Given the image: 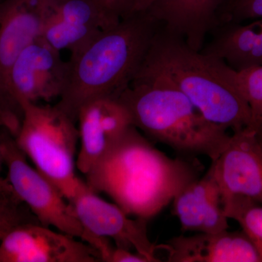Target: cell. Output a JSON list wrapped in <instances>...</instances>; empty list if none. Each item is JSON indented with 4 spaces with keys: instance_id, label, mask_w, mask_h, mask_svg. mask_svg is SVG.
<instances>
[{
    "instance_id": "6da1fadb",
    "label": "cell",
    "mask_w": 262,
    "mask_h": 262,
    "mask_svg": "<svg viewBox=\"0 0 262 262\" xmlns=\"http://www.w3.org/2000/svg\"><path fill=\"white\" fill-rule=\"evenodd\" d=\"M199 175L198 163L169 158L131 125L84 176L93 192L106 194L127 215L148 221Z\"/></svg>"
},
{
    "instance_id": "7a4b0ae2",
    "label": "cell",
    "mask_w": 262,
    "mask_h": 262,
    "mask_svg": "<svg viewBox=\"0 0 262 262\" xmlns=\"http://www.w3.org/2000/svg\"><path fill=\"white\" fill-rule=\"evenodd\" d=\"M162 27L146 9L103 29L71 55L67 82L56 106L77 123L79 111L86 103L118 98L140 70Z\"/></svg>"
},
{
    "instance_id": "3957f363",
    "label": "cell",
    "mask_w": 262,
    "mask_h": 262,
    "mask_svg": "<svg viewBox=\"0 0 262 262\" xmlns=\"http://www.w3.org/2000/svg\"><path fill=\"white\" fill-rule=\"evenodd\" d=\"M117 99L132 125L149 140L185 156L204 155L213 161L230 138L227 129L206 120L168 76L144 63Z\"/></svg>"
},
{
    "instance_id": "277c9868",
    "label": "cell",
    "mask_w": 262,
    "mask_h": 262,
    "mask_svg": "<svg viewBox=\"0 0 262 262\" xmlns=\"http://www.w3.org/2000/svg\"><path fill=\"white\" fill-rule=\"evenodd\" d=\"M143 63L168 76L208 121L233 132L253 128L237 71L221 58L195 51L162 27Z\"/></svg>"
},
{
    "instance_id": "5b68a950",
    "label": "cell",
    "mask_w": 262,
    "mask_h": 262,
    "mask_svg": "<svg viewBox=\"0 0 262 262\" xmlns=\"http://www.w3.org/2000/svg\"><path fill=\"white\" fill-rule=\"evenodd\" d=\"M16 144L36 169L69 202L83 183L75 173L79 140L76 122L56 105L24 102Z\"/></svg>"
},
{
    "instance_id": "8992f818",
    "label": "cell",
    "mask_w": 262,
    "mask_h": 262,
    "mask_svg": "<svg viewBox=\"0 0 262 262\" xmlns=\"http://www.w3.org/2000/svg\"><path fill=\"white\" fill-rule=\"evenodd\" d=\"M2 154L8 178L15 194L28 206L41 225L53 227L101 251L106 241L91 235L81 225L73 206L58 188L27 162L15 137L2 127Z\"/></svg>"
},
{
    "instance_id": "52a82bcc",
    "label": "cell",
    "mask_w": 262,
    "mask_h": 262,
    "mask_svg": "<svg viewBox=\"0 0 262 262\" xmlns=\"http://www.w3.org/2000/svg\"><path fill=\"white\" fill-rule=\"evenodd\" d=\"M48 6V0L0 1V121L14 137L23 110L10 93V71L24 50L41 37Z\"/></svg>"
},
{
    "instance_id": "ba28073f",
    "label": "cell",
    "mask_w": 262,
    "mask_h": 262,
    "mask_svg": "<svg viewBox=\"0 0 262 262\" xmlns=\"http://www.w3.org/2000/svg\"><path fill=\"white\" fill-rule=\"evenodd\" d=\"M79 221L91 235L112 238L117 247L134 250L149 262L161 261L155 256L156 246L147 233V220L129 218L116 204L103 201L85 182L70 202Z\"/></svg>"
},
{
    "instance_id": "9c48e42d",
    "label": "cell",
    "mask_w": 262,
    "mask_h": 262,
    "mask_svg": "<svg viewBox=\"0 0 262 262\" xmlns=\"http://www.w3.org/2000/svg\"><path fill=\"white\" fill-rule=\"evenodd\" d=\"M67 72L68 63L62 60L61 52L39 37L24 50L12 67L10 94L20 107L24 102L59 99Z\"/></svg>"
},
{
    "instance_id": "30bf717a",
    "label": "cell",
    "mask_w": 262,
    "mask_h": 262,
    "mask_svg": "<svg viewBox=\"0 0 262 262\" xmlns=\"http://www.w3.org/2000/svg\"><path fill=\"white\" fill-rule=\"evenodd\" d=\"M99 252L75 237L40 223L12 229L0 244V262H98Z\"/></svg>"
},
{
    "instance_id": "8fae6325",
    "label": "cell",
    "mask_w": 262,
    "mask_h": 262,
    "mask_svg": "<svg viewBox=\"0 0 262 262\" xmlns=\"http://www.w3.org/2000/svg\"><path fill=\"white\" fill-rule=\"evenodd\" d=\"M113 26L99 0H48L41 37L58 51L73 53Z\"/></svg>"
},
{
    "instance_id": "7c38bea8",
    "label": "cell",
    "mask_w": 262,
    "mask_h": 262,
    "mask_svg": "<svg viewBox=\"0 0 262 262\" xmlns=\"http://www.w3.org/2000/svg\"><path fill=\"white\" fill-rule=\"evenodd\" d=\"M212 162L222 199L244 196L262 205V144L254 129L233 132L222 154Z\"/></svg>"
},
{
    "instance_id": "4fadbf2b",
    "label": "cell",
    "mask_w": 262,
    "mask_h": 262,
    "mask_svg": "<svg viewBox=\"0 0 262 262\" xmlns=\"http://www.w3.org/2000/svg\"><path fill=\"white\" fill-rule=\"evenodd\" d=\"M80 149L76 167L85 175L132 125L126 108L117 98H96L77 115Z\"/></svg>"
},
{
    "instance_id": "5bb4252c",
    "label": "cell",
    "mask_w": 262,
    "mask_h": 262,
    "mask_svg": "<svg viewBox=\"0 0 262 262\" xmlns=\"http://www.w3.org/2000/svg\"><path fill=\"white\" fill-rule=\"evenodd\" d=\"M156 247L166 251L169 262H261L257 250L243 230L181 235Z\"/></svg>"
},
{
    "instance_id": "9a60e30c",
    "label": "cell",
    "mask_w": 262,
    "mask_h": 262,
    "mask_svg": "<svg viewBox=\"0 0 262 262\" xmlns=\"http://www.w3.org/2000/svg\"><path fill=\"white\" fill-rule=\"evenodd\" d=\"M173 202V214L184 232L214 233L229 228L213 162L206 174L189 183Z\"/></svg>"
},
{
    "instance_id": "2e32d148",
    "label": "cell",
    "mask_w": 262,
    "mask_h": 262,
    "mask_svg": "<svg viewBox=\"0 0 262 262\" xmlns=\"http://www.w3.org/2000/svg\"><path fill=\"white\" fill-rule=\"evenodd\" d=\"M224 0H158L148 10L167 32L183 38L201 51L206 37L216 27Z\"/></svg>"
},
{
    "instance_id": "e0dca14e",
    "label": "cell",
    "mask_w": 262,
    "mask_h": 262,
    "mask_svg": "<svg viewBox=\"0 0 262 262\" xmlns=\"http://www.w3.org/2000/svg\"><path fill=\"white\" fill-rule=\"evenodd\" d=\"M210 34L203 53L221 58L236 71L262 66V18L220 24Z\"/></svg>"
},
{
    "instance_id": "ac0fdd59",
    "label": "cell",
    "mask_w": 262,
    "mask_h": 262,
    "mask_svg": "<svg viewBox=\"0 0 262 262\" xmlns=\"http://www.w3.org/2000/svg\"><path fill=\"white\" fill-rule=\"evenodd\" d=\"M227 219L237 221L257 250L262 262V205L244 196L222 199Z\"/></svg>"
},
{
    "instance_id": "d6986e66",
    "label": "cell",
    "mask_w": 262,
    "mask_h": 262,
    "mask_svg": "<svg viewBox=\"0 0 262 262\" xmlns=\"http://www.w3.org/2000/svg\"><path fill=\"white\" fill-rule=\"evenodd\" d=\"M40 223L13 187L0 190V244L12 229L26 223Z\"/></svg>"
},
{
    "instance_id": "ffe728a7",
    "label": "cell",
    "mask_w": 262,
    "mask_h": 262,
    "mask_svg": "<svg viewBox=\"0 0 262 262\" xmlns=\"http://www.w3.org/2000/svg\"><path fill=\"white\" fill-rule=\"evenodd\" d=\"M237 82L251 108L255 126L262 118V66L237 71Z\"/></svg>"
},
{
    "instance_id": "44dd1931",
    "label": "cell",
    "mask_w": 262,
    "mask_h": 262,
    "mask_svg": "<svg viewBox=\"0 0 262 262\" xmlns=\"http://www.w3.org/2000/svg\"><path fill=\"white\" fill-rule=\"evenodd\" d=\"M259 18H262V0H224L219 11L216 27Z\"/></svg>"
},
{
    "instance_id": "7402d4cb",
    "label": "cell",
    "mask_w": 262,
    "mask_h": 262,
    "mask_svg": "<svg viewBox=\"0 0 262 262\" xmlns=\"http://www.w3.org/2000/svg\"><path fill=\"white\" fill-rule=\"evenodd\" d=\"M113 25L140 10L141 0H99Z\"/></svg>"
},
{
    "instance_id": "603a6c76",
    "label": "cell",
    "mask_w": 262,
    "mask_h": 262,
    "mask_svg": "<svg viewBox=\"0 0 262 262\" xmlns=\"http://www.w3.org/2000/svg\"><path fill=\"white\" fill-rule=\"evenodd\" d=\"M107 262H149L147 258L139 253L131 252L130 250L115 246L112 249Z\"/></svg>"
},
{
    "instance_id": "cb8c5ba5",
    "label": "cell",
    "mask_w": 262,
    "mask_h": 262,
    "mask_svg": "<svg viewBox=\"0 0 262 262\" xmlns=\"http://www.w3.org/2000/svg\"><path fill=\"white\" fill-rule=\"evenodd\" d=\"M2 127H3V125H2L1 121H0V190L1 189H6V188H8L10 187V184L9 181H8V178H3L2 177V167H3V154H2V140H1V132H2Z\"/></svg>"
},
{
    "instance_id": "d4e9b609",
    "label": "cell",
    "mask_w": 262,
    "mask_h": 262,
    "mask_svg": "<svg viewBox=\"0 0 262 262\" xmlns=\"http://www.w3.org/2000/svg\"><path fill=\"white\" fill-rule=\"evenodd\" d=\"M253 129H254L255 132H256L258 139H259V141H261L262 144V118L260 119V120L256 122Z\"/></svg>"
},
{
    "instance_id": "484cf974",
    "label": "cell",
    "mask_w": 262,
    "mask_h": 262,
    "mask_svg": "<svg viewBox=\"0 0 262 262\" xmlns=\"http://www.w3.org/2000/svg\"><path fill=\"white\" fill-rule=\"evenodd\" d=\"M156 1L158 0H141L140 10L148 9Z\"/></svg>"
},
{
    "instance_id": "4316f807",
    "label": "cell",
    "mask_w": 262,
    "mask_h": 262,
    "mask_svg": "<svg viewBox=\"0 0 262 262\" xmlns=\"http://www.w3.org/2000/svg\"><path fill=\"white\" fill-rule=\"evenodd\" d=\"M0 1H1V0H0Z\"/></svg>"
}]
</instances>
